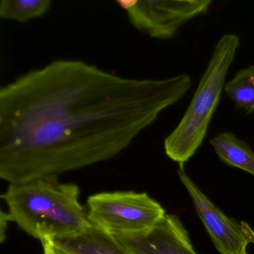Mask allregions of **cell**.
<instances>
[{
	"label": "cell",
	"instance_id": "4",
	"mask_svg": "<svg viewBox=\"0 0 254 254\" xmlns=\"http://www.w3.org/2000/svg\"><path fill=\"white\" fill-rule=\"evenodd\" d=\"M86 205L90 223L112 236L147 231L167 214L149 194L132 190L98 192L87 198Z\"/></svg>",
	"mask_w": 254,
	"mask_h": 254
},
{
	"label": "cell",
	"instance_id": "1",
	"mask_svg": "<svg viewBox=\"0 0 254 254\" xmlns=\"http://www.w3.org/2000/svg\"><path fill=\"white\" fill-rule=\"evenodd\" d=\"M191 86L186 74L131 78L72 60L31 70L0 89V177L22 183L108 161Z\"/></svg>",
	"mask_w": 254,
	"mask_h": 254
},
{
	"label": "cell",
	"instance_id": "10",
	"mask_svg": "<svg viewBox=\"0 0 254 254\" xmlns=\"http://www.w3.org/2000/svg\"><path fill=\"white\" fill-rule=\"evenodd\" d=\"M237 109L247 115L254 113V65L240 70L224 87Z\"/></svg>",
	"mask_w": 254,
	"mask_h": 254
},
{
	"label": "cell",
	"instance_id": "5",
	"mask_svg": "<svg viewBox=\"0 0 254 254\" xmlns=\"http://www.w3.org/2000/svg\"><path fill=\"white\" fill-rule=\"evenodd\" d=\"M213 0H139L127 11L139 31L156 39L174 37L180 27L205 12Z\"/></svg>",
	"mask_w": 254,
	"mask_h": 254
},
{
	"label": "cell",
	"instance_id": "8",
	"mask_svg": "<svg viewBox=\"0 0 254 254\" xmlns=\"http://www.w3.org/2000/svg\"><path fill=\"white\" fill-rule=\"evenodd\" d=\"M50 241L54 246L70 254H133L113 236L92 225L79 234Z\"/></svg>",
	"mask_w": 254,
	"mask_h": 254
},
{
	"label": "cell",
	"instance_id": "7",
	"mask_svg": "<svg viewBox=\"0 0 254 254\" xmlns=\"http://www.w3.org/2000/svg\"><path fill=\"white\" fill-rule=\"evenodd\" d=\"M113 237L133 254H198L180 219L167 213L151 229Z\"/></svg>",
	"mask_w": 254,
	"mask_h": 254
},
{
	"label": "cell",
	"instance_id": "13",
	"mask_svg": "<svg viewBox=\"0 0 254 254\" xmlns=\"http://www.w3.org/2000/svg\"><path fill=\"white\" fill-rule=\"evenodd\" d=\"M116 1L121 7L128 11L137 5L139 0H116Z\"/></svg>",
	"mask_w": 254,
	"mask_h": 254
},
{
	"label": "cell",
	"instance_id": "6",
	"mask_svg": "<svg viewBox=\"0 0 254 254\" xmlns=\"http://www.w3.org/2000/svg\"><path fill=\"white\" fill-rule=\"evenodd\" d=\"M177 175L190 195L198 217L220 254H249L252 239L243 224L230 219L198 188L179 165Z\"/></svg>",
	"mask_w": 254,
	"mask_h": 254
},
{
	"label": "cell",
	"instance_id": "2",
	"mask_svg": "<svg viewBox=\"0 0 254 254\" xmlns=\"http://www.w3.org/2000/svg\"><path fill=\"white\" fill-rule=\"evenodd\" d=\"M79 196L77 185L62 183L59 176L52 175L9 184L1 198L8 209L6 221L41 242L74 235L92 226Z\"/></svg>",
	"mask_w": 254,
	"mask_h": 254
},
{
	"label": "cell",
	"instance_id": "11",
	"mask_svg": "<svg viewBox=\"0 0 254 254\" xmlns=\"http://www.w3.org/2000/svg\"><path fill=\"white\" fill-rule=\"evenodd\" d=\"M52 0H0V16L7 20L25 22L43 16Z\"/></svg>",
	"mask_w": 254,
	"mask_h": 254
},
{
	"label": "cell",
	"instance_id": "12",
	"mask_svg": "<svg viewBox=\"0 0 254 254\" xmlns=\"http://www.w3.org/2000/svg\"><path fill=\"white\" fill-rule=\"evenodd\" d=\"M40 243L43 246V254H70L54 246L50 240H43Z\"/></svg>",
	"mask_w": 254,
	"mask_h": 254
},
{
	"label": "cell",
	"instance_id": "3",
	"mask_svg": "<svg viewBox=\"0 0 254 254\" xmlns=\"http://www.w3.org/2000/svg\"><path fill=\"white\" fill-rule=\"evenodd\" d=\"M240 45L236 34L221 37L183 119L165 139L166 155L179 165L189 161L202 144Z\"/></svg>",
	"mask_w": 254,
	"mask_h": 254
},
{
	"label": "cell",
	"instance_id": "9",
	"mask_svg": "<svg viewBox=\"0 0 254 254\" xmlns=\"http://www.w3.org/2000/svg\"><path fill=\"white\" fill-rule=\"evenodd\" d=\"M219 159L254 176V152L249 143L231 131H225L210 140Z\"/></svg>",
	"mask_w": 254,
	"mask_h": 254
}]
</instances>
